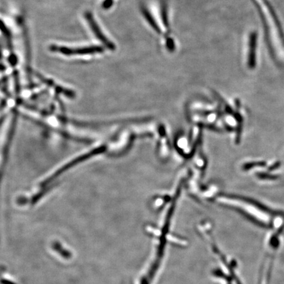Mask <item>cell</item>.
<instances>
[{
    "mask_svg": "<svg viewBox=\"0 0 284 284\" xmlns=\"http://www.w3.org/2000/svg\"><path fill=\"white\" fill-rule=\"evenodd\" d=\"M265 25L270 50L277 59H284V37L274 12L266 0H254Z\"/></svg>",
    "mask_w": 284,
    "mask_h": 284,
    "instance_id": "obj_1",
    "label": "cell"
},
{
    "mask_svg": "<svg viewBox=\"0 0 284 284\" xmlns=\"http://www.w3.org/2000/svg\"><path fill=\"white\" fill-rule=\"evenodd\" d=\"M284 225V218L282 217H277L273 222L272 232L267 239L266 254L264 255L263 264L260 274V283L267 284L270 278L273 259L275 251L278 248L279 236Z\"/></svg>",
    "mask_w": 284,
    "mask_h": 284,
    "instance_id": "obj_2",
    "label": "cell"
},
{
    "mask_svg": "<svg viewBox=\"0 0 284 284\" xmlns=\"http://www.w3.org/2000/svg\"><path fill=\"white\" fill-rule=\"evenodd\" d=\"M223 202L240 210L245 215L262 225H270L274 222L270 212L253 201L243 199L226 198L223 199Z\"/></svg>",
    "mask_w": 284,
    "mask_h": 284,
    "instance_id": "obj_3",
    "label": "cell"
},
{
    "mask_svg": "<svg viewBox=\"0 0 284 284\" xmlns=\"http://www.w3.org/2000/svg\"><path fill=\"white\" fill-rule=\"evenodd\" d=\"M54 52H59L65 56H74V55L94 54L103 52V48L101 46H93L79 48H69L61 47V46H52L50 48Z\"/></svg>",
    "mask_w": 284,
    "mask_h": 284,
    "instance_id": "obj_4",
    "label": "cell"
},
{
    "mask_svg": "<svg viewBox=\"0 0 284 284\" xmlns=\"http://www.w3.org/2000/svg\"><path fill=\"white\" fill-rule=\"evenodd\" d=\"M85 18L87 22L88 23L89 26L90 27L91 30H92L93 33L94 34V35L96 37L97 39L100 40L109 50H114L115 48H114V44L112 43L111 42H110L109 40L106 38L105 36L103 35L98 25L97 24L96 21H95L94 18H93L92 14H91V13L86 12Z\"/></svg>",
    "mask_w": 284,
    "mask_h": 284,
    "instance_id": "obj_5",
    "label": "cell"
},
{
    "mask_svg": "<svg viewBox=\"0 0 284 284\" xmlns=\"http://www.w3.org/2000/svg\"><path fill=\"white\" fill-rule=\"evenodd\" d=\"M256 33L255 32L252 33L249 36V44H248V56L247 63L250 69H253L256 65Z\"/></svg>",
    "mask_w": 284,
    "mask_h": 284,
    "instance_id": "obj_6",
    "label": "cell"
},
{
    "mask_svg": "<svg viewBox=\"0 0 284 284\" xmlns=\"http://www.w3.org/2000/svg\"><path fill=\"white\" fill-rule=\"evenodd\" d=\"M143 14L144 15V17L146 19V20L148 21V22L150 23V25H151L153 29L156 31L157 33H158L159 35H160L161 33V31L158 25L157 24L156 21L153 17L152 15L150 14L149 12L146 10H143Z\"/></svg>",
    "mask_w": 284,
    "mask_h": 284,
    "instance_id": "obj_7",
    "label": "cell"
},
{
    "mask_svg": "<svg viewBox=\"0 0 284 284\" xmlns=\"http://www.w3.org/2000/svg\"><path fill=\"white\" fill-rule=\"evenodd\" d=\"M161 16H162L163 22L164 23L165 27H166L167 29H168L169 27L168 16H167V7L165 5L163 6L162 7Z\"/></svg>",
    "mask_w": 284,
    "mask_h": 284,
    "instance_id": "obj_8",
    "label": "cell"
},
{
    "mask_svg": "<svg viewBox=\"0 0 284 284\" xmlns=\"http://www.w3.org/2000/svg\"><path fill=\"white\" fill-rule=\"evenodd\" d=\"M169 37H167V47L169 51L173 52L175 49V42L173 39Z\"/></svg>",
    "mask_w": 284,
    "mask_h": 284,
    "instance_id": "obj_9",
    "label": "cell"
},
{
    "mask_svg": "<svg viewBox=\"0 0 284 284\" xmlns=\"http://www.w3.org/2000/svg\"><path fill=\"white\" fill-rule=\"evenodd\" d=\"M113 0H105L103 4V8L104 9H109L113 5Z\"/></svg>",
    "mask_w": 284,
    "mask_h": 284,
    "instance_id": "obj_10",
    "label": "cell"
}]
</instances>
